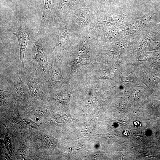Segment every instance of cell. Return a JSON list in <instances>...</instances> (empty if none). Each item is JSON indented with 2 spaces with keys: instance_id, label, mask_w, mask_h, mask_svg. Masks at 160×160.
I'll return each instance as SVG.
<instances>
[{
  "instance_id": "8",
  "label": "cell",
  "mask_w": 160,
  "mask_h": 160,
  "mask_svg": "<svg viewBox=\"0 0 160 160\" xmlns=\"http://www.w3.org/2000/svg\"><path fill=\"white\" fill-rule=\"evenodd\" d=\"M45 142L48 145H51L54 143V140L51 136L47 135H44L43 137Z\"/></svg>"
},
{
  "instance_id": "7",
  "label": "cell",
  "mask_w": 160,
  "mask_h": 160,
  "mask_svg": "<svg viewBox=\"0 0 160 160\" xmlns=\"http://www.w3.org/2000/svg\"><path fill=\"white\" fill-rule=\"evenodd\" d=\"M47 110L44 108H39L34 109L32 112V114L36 116L43 115L47 113Z\"/></svg>"
},
{
  "instance_id": "6",
  "label": "cell",
  "mask_w": 160,
  "mask_h": 160,
  "mask_svg": "<svg viewBox=\"0 0 160 160\" xmlns=\"http://www.w3.org/2000/svg\"><path fill=\"white\" fill-rule=\"evenodd\" d=\"M51 0H45L44 9L39 32L46 26L48 23L51 17Z\"/></svg>"
},
{
  "instance_id": "11",
  "label": "cell",
  "mask_w": 160,
  "mask_h": 160,
  "mask_svg": "<svg viewBox=\"0 0 160 160\" xmlns=\"http://www.w3.org/2000/svg\"><path fill=\"white\" fill-rule=\"evenodd\" d=\"M25 121L26 123L32 127L36 128L37 127V125L33 121L28 119H25Z\"/></svg>"
},
{
  "instance_id": "1",
  "label": "cell",
  "mask_w": 160,
  "mask_h": 160,
  "mask_svg": "<svg viewBox=\"0 0 160 160\" xmlns=\"http://www.w3.org/2000/svg\"><path fill=\"white\" fill-rule=\"evenodd\" d=\"M31 32L30 30L23 29L21 28L12 32L13 35L17 38L19 45L20 60L21 61L23 69H24V58L25 51Z\"/></svg>"
},
{
  "instance_id": "12",
  "label": "cell",
  "mask_w": 160,
  "mask_h": 160,
  "mask_svg": "<svg viewBox=\"0 0 160 160\" xmlns=\"http://www.w3.org/2000/svg\"><path fill=\"white\" fill-rule=\"evenodd\" d=\"M134 124L136 127H139L141 126L140 123L138 121H135L134 122Z\"/></svg>"
},
{
  "instance_id": "9",
  "label": "cell",
  "mask_w": 160,
  "mask_h": 160,
  "mask_svg": "<svg viewBox=\"0 0 160 160\" xmlns=\"http://www.w3.org/2000/svg\"><path fill=\"white\" fill-rule=\"evenodd\" d=\"M72 0H60L59 6V9H61L66 5L70 3Z\"/></svg>"
},
{
  "instance_id": "10",
  "label": "cell",
  "mask_w": 160,
  "mask_h": 160,
  "mask_svg": "<svg viewBox=\"0 0 160 160\" xmlns=\"http://www.w3.org/2000/svg\"><path fill=\"white\" fill-rule=\"evenodd\" d=\"M65 116L63 115L58 114L55 116V119L58 122H63L65 120Z\"/></svg>"
},
{
  "instance_id": "5",
  "label": "cell",
  "mask_w": 160,
  "mask_h": 160,
  "mask_svg": "<svg viewBox=\"0 0 160 160\" xmlns=\"http://www.w3.org/2000/svg\"><path fill=\"white\" fill-rule=\"evenodd\" d=\"M27 87L22 81L19 73L16 74L14 78L13 90L17 95L21 97L25 95L27 91Z\"/></svg>"
},
{
  "instance_id": "3",
  "label": "cell",
  "mask_w": 160,
  "mask_h": 160,
  "mask_svg": "<svg viewBox=\"0 0 160 160\" xmlns=\"http://www.w3.org/2000/svg\"><path fill=\"white\" fill-rule=\"evenodd\" d=\"M25 77L27 84L31 95L35 97H39L42 95L43 92L35 77L31 74H26Z\"/></svg>"
},
{
  "instance_id": "4",
  "label": "cell",
  "mask_w": 160,
  "mask_h": 160,
  "mask_svg": "<svg viewBox=\"0 0 160 160\" xmlns=\"http://www.w3.org/2000/svg\"><path fill=\"white\" fill-rule=\"evenodd\" d=\"M62 58L57 56L55 57L52 67L50 79L52 81H60L62 78L61 73Z\"/></svg>"
},
{
  "instance_id": "2",
  "label": "cell",
  "mask_w": 160,
  "mask_h": 160,
  "mask_svg": "<svg viewBox=\"0 0 160 160\" xmlns=\"http://www.w3.org/2000/svg\"><path fill=\"white\" fill-rule=\"evenodd\" d=\"M34 59L39 68L44 72H46L48 66L47 55L44 51L41 44L37 39L34 41Z\"/></svg>"
},
{
  "instance_id": "13",
  "label": "cell",
  "mask_w": 160,
  "mask_h": 160,
  "mask_svg": "<svg viewBox=\"0 0 160 160\" xmlns=\"http://www.w3.org/2000/svg\"><path fill=\"white\" fill-rule=\"evenodd\" d=\"M123 134L125 136H127L129 135V132L128 131H126L124 132Z\"/></svg>"
}]
</instances>
